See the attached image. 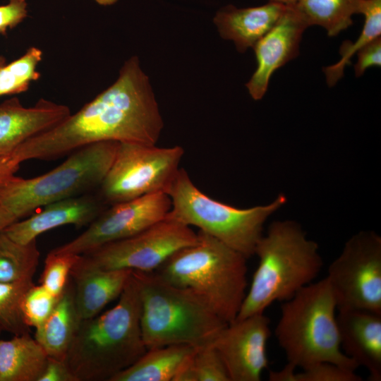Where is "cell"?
<instances>
[{"label":"cell","mask_w":381,"mask_h":381,"mask_svg":"<svg viewBox=\"0 0 381 381\" xmlns=\"http://www.w3.org/2000/svg\"><path fill=\"white\" fill-rule=\"evenodd\" d=\"M163 127L149 78L138 57L133 56L110 86L54 127L20 145L13 153L22 163L56 159L103 141L156 145Z\"/></svg>","instance_id":"cell-1"},{"label":"cell","mask_w":381,"mask_h":381,"mask_svg":"<svg viewBox=\"0 0 381 381\" xmlns=\"http://www.w3.org/2000/svg\"><path fill=\"white\" fill-rule=\"evenodd\" d=\"M140 310L132 271L116 306L80 322L64 361L76 381H111L147 351Z\"/></svg>","instance_id":"cell-2"},{"label":"cell","mask_w":381,"mask_h":381,"mask_svg":"<svg viewBox=\"0 0 381 381\" xmlns=\"http://www.w3.org/2000/svg\"><path fill=\"white\" fill-rule=\"evenodd\" d=\"M254 255L258 265L236 319L262 313L273 303L290 299L313 282L323 266L318 243L292 220L270 224Z\"/></svg>","instance_id":"cell-3"},{"label":"cell","mask_w":381,"mask_h":381,"mask_svg":"<svg viewBox=\"0 0 381 381\" xmlns=\"http://www.w3.org/2000/svg\"><path fill=\"white\" fill-rule=\"evenodd\" d=\"M197 234L195 244L174 253L155 272L193 291L230 323L236 318L247 292L248 259L202 231Z\"/></svg>","instance_id":"cell-4"},{"label":"cell","mask_w":381,"mask_h":381,"mask_svg":"<svg viewBox=\"0 0 381 381\" xmlns=\"http://www.w3.org/2000/svg\"><path fill=\"white\" fill-rule=\"evenodd\" d=\"M140 298V324L147 349L171 344H212L228 324L190 289L153 272L133 271Z\"/></svg>","instance_id":"cell-5"},{"label":"cell","mask_w":381,"mask_h":381,"mask_svg":"<svg viewBox=\"0 0 381 381\" xmlns=\"http://www.w3.org/2000/svg\"><path fill=\"white\" fill-rule=\"evenodd\" d=\"M336 310L326 277L309 284L283 301L274 334L287 365L296 369L331 362L356 371L358 365L341 348Z\"/></svg>","instance_id":"cell-6"},{"label":"cell","mask_w":381,"mask_h":381,"mask_svg":"<svg viewBox=\"0 0 381 381\" xmlns=\"http://www.w3.org/2000/svg\"><path fill=\"white\" fill-rule=\"evenodd\" d=\"M167 193L171 207L166 218L197 226L247 259L255 254L267 219L286 202L281 194L267 205L236 208L205 195L183 169H179Z\"/></svg>","instance_id":"cell-7"},{"label":"cell","mask_w":381,"mask_h":381,"mask_svg":"<svg viewBox=\"0 0 381 381\" xmlns=\"http://www.w3.org/2000/svg\"><path fill=\"white\" fill-rule=\"evenodd\" d=\"M119 142L82 147L60 165L40 176H15L0 188V203L19 220L37 208L84 194L100 186L114 159Z\"/></svg>","instance_id":"cell-8"},{"label":"cell","mask_w":381,"mask_h":381,"mask_svg":"<svg viewBox=\"0 0 381 381\" xmlns=\"http://www.w3.org/2000/svg\"><path fill=\"white\" fill-rule=\"evenodd\" d=\"M184 150L180 146L119 143L112 164L101 183L100 193L111 205L169 190Z\"/></svg>","instance_id":"cell-9"},{"label":"cell","mask_w":381,"mask_h":381,"mask_svg":"<svg viewBox=\"0 0 381 381\" xmlns=\"http://www.w3.org/2000/svg\"><path fill=\"white\" fill-rule=\"evenodd\" d=\"M197 241L198 234L189 226L165 218L133 236L79 255L71 271L153 272L174 253Z\"/></svg>","instance_id":"cell-10"},{"label":"cell","mask_w":381,"mask_h":381,"mask_svg":"<svg viewBox=\"0 0 381 381\" xmlns=\"http://www.w3.org/2000/svg\"><path fill=\"white\" fill-rule=\"evenodd\" d=\"M337 309L381 314V237L361 231L345 243L326 277Z\"/></svg>","instance_id":"cell-11"},{"label":"cell","mask_w":381,"mask_h":381,"mask_svg":"<svg viewBox=\"0 0 381 381\" xmlns=\"http://www.w3.org/2000/svg\"><path fill=\"white\" fill-rule=\"evenodd\" d=\"M111 205L82 234L52 250L81 255L133 236L165 219L171 210V200L167 193L157 192Z\"/></svg>","instance_id":"cell-12"},{"label":"cell","mask_w":381,"mask_h":381,"mask_svg":"<svg viewBox=\"0 0 381 381\" xmlns=\"http://www.w3.org/2000/svg\"><path fill=\"white\" fill-rule=\"evenodd\" d=\"M270 319L257 313L228 323L212 346L226 368L230 381H260L268 367L267 341Z\"/></svg>","instance_id":"cell-13"},{"label":"cell","mask_w":381,"mask_h":381,"mask_svg":"<svg viewBox=\"0 0 381 381\" xmlns=\"http://www.w3.org/2000/svg\"><path fill=\"white\" fill-rule=\"evenodd\" d=\"M307 28L292 5H287L276 24L254 45L257 68L246 84L253 99H261L274 72L298 55Z\"/></svg>","instance_id":"cell-14"},{"label":"cell","mask_w":381,"mask_h":381,"mask_svg":"<svg viewBox=\"0 0 381 381\" xmlns=\"http://www.w3.org/2000/svg\"><path fill=\"white\" fill-rule=\"evenodd\" d=\"M66 105L40 99L25 107L18 98L0 104V157L10 155L28 139L44 132L71 114Z\"/></svg>","instance_id":"cell-15"},{"label":"cell","mask_w":381,"mask_h":381,"mask_svg":"<svg viewBox=\"0 0 381 381\" xmlns=\"http://www.w3.org/2000/svg\"><path fill=\"white\" fill-rule=\"evenodd\" d=\"M342 351L364 367L371 381L381 380V314L342 310L337 315Z\"/></svg>","instance_id":"cell-16"},{"label":"cell","mask_w":381,"mask_h":381,"mask_svg":"<svg viewBox=\"0 0 381 381\" xmlns=\"http://www.w3.org/2000/svg\"><path fill=\"white\" fill-rule=\"evenodd\" d=\"M103 210L99 199L83 194L46 205L40 212L16 221L4 232L15 241L28 243L40 234L59 226L89 225Z\"/></svg>","instance_id":"cell-17"},{"label":"cell","mask_w":381,"mask_h":381,"mask_svg":"<svg viewBox=\"0 0 381 381\" xmlns=\"http://www.w3.org/2000/svg\"><path fill=\"white\" fill-rule=\"evenodd\" d=\"M286 6L272 1L262 6L243 8L228 5L217 12L213 22L220 36L232 40L236 49L244 53L276 24Z\"/></svg>","instance_id":"cell-18"},{"label":"cell","mask_w":381,"mask_h":381,"mask_svg":"<svg viewBox=\"0 0 381 381\" xmlns=\"http://www.w3.org/2000/svg\"><path fill=\"white\" fill-rule=\"evenodd\" d=\"M133 270L71 271L76 308L81 320L92 318L122 293Z\"/></svg>","instance_id":"cell-19"},{"label":"cell","mask_w":381,"mask_h":381,"mask_svg":"<svg viewBox=\"0 0 381 381\" xmlns=\"http://www.w3.org/2000/svg\"><path fill=\"white\" fill-rule=\"evenodd\" d=\"M80 322L75 303L74 286L69 281L50 315L36 328L35 339L48 357L65 361Z\"/></svg>","instance_id":"cell-20"},{"label":"cell","mask_w":381,"mask_h":381,"mask_svg":"<svg viewBox=\"0 0 381 381\" xmlns=\"http://www.w3.org/2000/svg\"><path fill=\"white\" fill-rule=\"evenodd\" d=\"M48 356L28 333L0 339V381H37Z\"/></svg>","instance_id":"cell-21"},{"label":"cell","mask_w":381,"mask_h":381,"mask_svg":"<svg viewBox=\"0 0 381 381\" xmlns=\"http://www.w3.org/2000/svg\"><path fill=\"white\" fill-rule=\"evenodd\" d=\"M195 349L185 344L148 349L133 365L111 381H173L179 367Z\"/></svg>","instance_id":"cell-22"},{"label":"cell","mask_w":381,"mask_h":381,"mask_svg":"<svg viewBox=\"0 0 381 381\" xmlns=\"http://www.w3.org/2000/svg\"><path fill=\"white\" fill-rule=\"evenodd\" d=\"M361 4V0H296L291 5L307 27L321 26L333 37L352 25Z\"/></svg>","instance_id":"cell-23"},{"label":"cell","mask_w":381,"mask_h":381,"mask_svg":"<svg viewBox=\"0 0 381 381\" xmlns=\"http://www.w3.org/2000/svg\"><path fill=\"white\" fill-rule=\"evenodd\" d=\"M39 259L36 240L20 243L0 232V282L32 279Z\"/></svg>","instance_id":"cell-24"},{"label":"cell","mask_w":381,"mask_h":381,"mask_svg":"<svg viewBox=\"0 0 381 381\" xmlns=\"http://www.w3.org/2000/svg\"><path fill=\"white\" fill-rule=\"evenodd\" d=\"M360 13L365 22L361 33L355 42L344 41L339 49L341 59L334 65L323 68L329 86H334L343 77L345 67L357 52L381 34V0H361Z\"/></svg>","instance_id":"cell-25"},{"label":"cell","mask_w":381,"mask_h":381,"mask_svg":"<svg viewBox=\"0 0 381 381\" xmlns=\"http://www.w3.org/2000/svg\"><path fill=\"white\" fill-rule=\"evenodd\" d=\"M42 59V50L35 47L9 64L0 56V97L26 92L30 83L40 77L37 68Z\"/></svg>","instance_id":"cell-26"},{"label":"cell","mask_w":381,"mask_h":381,"mask_svg":"<svg viewBox=\"0 0 381 381\" xmlns=\"http://www.w3.org/2000/svg\"><path fill=\"white\" fill-rule=\"evenodd\" d=\"M34 284L32 279L0 282V329L14 335L28 333L25 324L21 303L24 295Z\"/></svg>","instance_id":"cell-27"},{"label":"cell","mask_w":381,"mask_h":381,"mask_svg":"<svg viewBox=\"0 0 381 381\" xmlns=\"http://www.w3.org/2000/svg\"><path fill=\"white\" fill-rule=\"evenodd\" d=\"M79 255L51 250L45 258L40 284L53 295L60 297L69 282L71 271Z\"/></svg>","instance_id":"cell-28"},{"label":"cell","mask_w":381,"mask_h":381,"mask_svg":"<svg viewBox=\"0 0 381 381\" xmlns=\"http://www.w3.org/2000/svg\"><path fill=\"white\" fill-rule=\"evenodd\" d=\"M59 298L42 285L33 284L26 291L21 303L25 324L28 327L40 326L50 315Z\"/></svg>","instance_id":"cell-29"},{"label":"cell","mask_w":381,"mask_h":381,"mask_svg":"<svg viewBox=\"0 0 381 381\" xmlns=\"http://www.w3.org/2000/svg\"><path fill=\"white\" fill-rule=\"evenodd\" d=\"M192 363L197 381H230L224 363L212 344L195 348Z\"/></svg>","instance_id":"cell-30"},{"label":"cell","mask_w":381,"mask_h":381,"mask_svg":"<svg viewBox=\"0 0 381 381\" xmlns=\"http://www.w3.org/2000/svg\"><path fill=\"white\" fill-rule=\"evenodd\" d=\"M362 377L356 371L331 362H319L296 370L289 381H361Z\"/></svg>","instance_id":"cell-31"},{"label":"cell","mask_w":381,"mask_h":381,"mask_svg":"<svg viewBox=\"0 0 381 381\" xmlns=\"http://www.w3.org/2000/svg\"><path fill=\"white\" fill-rule=\"evenodd\" d=\"M27 5L26 0H8L0 6V34L4 35L8 28H13L26 18Z\"/></svg>","instance_id":"cell-32"},{"label":"cell","mask_w":381,"mask_h":381,"mask_svg":"<svg viewBox=\"0 0 381 381\" xmlns=\"http://www.w3.org/2000/svg\"><path fill=\"white\" fill-rule=\"evenodd\" d=\"M357 62L354 66L356 77L361 76L367 68L380 66L381 37H377L357 52Z\"/></svg>","instance_id":"cell-33"},{"label":"cell","mask_w":381,"mask_h":381,"mask_svg":"<svg viewBox=\"0 0 381 381\" xmlns=\"http://www.w3.org/2000/svg\"><path fill=\"white\" fill-rule=\"evenodd\" d=\"M37 381H76L64 361L48 357L45 368Z\"/></svg>","instance_id":"cell-34"},{"label":"cell","mask_w":381,"mask_h":381,"mask_svg":"<svg viewBox=\"0 0 381 381\" xmlns=\"http://www.w3.org/2000/svg\"><path fill=\"white\" fill-rule=\"evenodd\" d=\"M20 164L13 152L0 157V188L16 176Z\"/></svg>","instance_id":"cell-35"},{"label":"cell","mask_w":381,"mask_h":381,"mask_svg":"<svg viewBox=\"0 0 381 381\" xmlns=\"http://www.w3.org/2000/svg\"><path fill=\"white\" fill-rule=\"evenodd\" d=\"M18 220L11 211L0 203V232Z\"/></svg>","instance_id":"cell-36"},{"label":"cell","mask_w":381,"mask_h":381,"mask_svg":"<svg viewBox=\"0 0 381 381\" xmlns=\"http://www.w3.org/2000/svg\"><path fill=\"white\" fill-rule=\"evenodd\" d=\"M97 4L102 6H110L113 5L118 1V0H94Z\"/></svg>","instance_id":"cell-37"},{"label":"cell","mask_w":381,"mask_h":381,"mask_svg":"<svg viewBox=\"0 0 381 381\" xmlns=\"http://www.w3.org/2000/svg\"><path fill=\"white\" fill-rule=\"evenodd\" d=\"M270 1L279 2L286 5H291L294 4L296 0H270Z\"/></svg>","instance_id":"cell-38"},{"label":"cell","mask_w":381,"mask_h":381,"mask_svg":"<svg viewBox=\"0 0 381 381\" xmlns=\"http://www.w3.org/2000/svg\"><path fill=\"white\" fill-rule=\"evenodd\" d=\"M1 332V330L0 329V332Z\"/></svg>","instance_id":"cell-39"}]
</instances>
